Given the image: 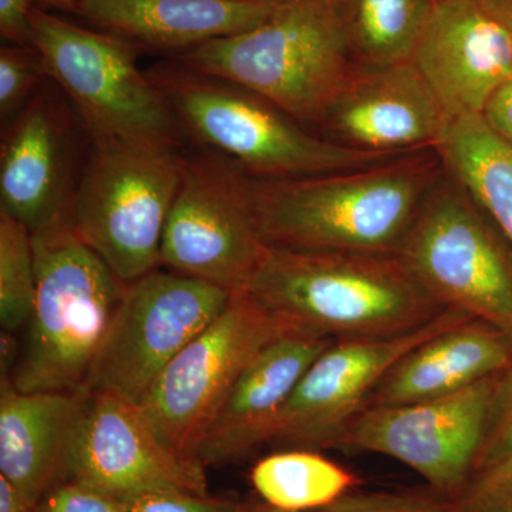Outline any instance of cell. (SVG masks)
Here are the masks:
<instances>
[{
	"label": "cell",
	"instance_id": "cell-6",
	"mask_svg": "<svg viewBox=\"0 0 512 512\" xmlns=\"http://www.w3.org/2000/svg\"><path fill=\"white\" fill-rule=\"evenodd\" d=\"M33 46L66 94L90 141L184 150L167 101L137 64L126 40L60 18L43 6L32 13Z\"/></svg>",
	"mask_w": 512,
	"mask_h": 512
},
{
	"label": "cell",
	"instance_id": "cell-2",
	"mask_svg": "<svg viewBox=\"0 0 512 512\" xmlns=\"http://www.w3.org/2000/svg\"><path fill=\"white\" fill-rule=\"evenodd\" d=\"M248 291L333 340L404 335L446 311L399 255L269 248Z\"/></svg>",
	"mask_w": 512,
	"mask_h": 512
},
{
	"label": "cell",
	"instance_id": "cell-13",
	"mask_svg": "<svg viewBox=\"0 0 512 512\" xmlns=\"http://www.w3.org/2000/svg\"><path fill=\"white\" fill-rule=\"evenodd\" d=\"M90 140L66 94L49 80L2 124L0 211L30 231L72 217Z\"/></svg>",
	"mask_w": 512,
	"mask_h": 512
},
{
	"label": "cell",
	"instance_id": "cell-16",
	"mask_svg": "<svg viewBox=\"0 0 512 512\" xmlns=\"http://www.w3.org/2000/svg\"><path fill=\"white\" fill-rule=\"evenodd\" d=\"M450 121L413 62L353 70L330 99L316 136L367 153L402 154L436 148Z\"/></svg>",
	"mask_w": 512,
	"mask_h": 512
},
{
	"label": "cell",
	"instance_id": "cell-36",
	"mask_svg": "<svg viewBox=\"0 0 512 512\" xmlns=\"http://www.w3.org/2000/svg\"><path fill=\"white\" fill-rule=\"evenodd\" d=\"M77 2H80V0H39V6H43V8L47 9H57L69 12Z\"/></svg>",
	"mask_w": 512,
	"mask_h": 512
},
{
	"label": "cell",
	"instance_id": "cell-9",
	"mask_svg": "<svg viewBox=\"0 0 512 512\" xmlns=\"http://www.w3.org/2000/svg\"><path fill=\"white\" fill-rule=\"evenodd\" d=\"M293 323L245 289L170 363L140 400L168 447L197 460L202 437L241 373ZM200 463V461H198Z\"/></svg>",
	"mask_w": 512,
	"mask_h": 512
},
{
	"label": "cell",
	"instance_id": "cell-33",
	"mask_svg": "<svg viewBox=\"0 0 512 512\" xmlns=\"http://www.w3.org/2000/svg\"><path fill=\"white\" fill-rule=\"evenodd\" d=\"M481 117L497 136L512 144V79L490 97Z\"/></svg>",
	"mask_w": 512,
	"mask_h": 512
},
{
	"label": "cell",
	"instance_id": "cell-14",
	"mask_svg": "<svg viewBox=\"0 0 512 512\" xmlns=\"http://www.w3.org/2000/svg\"><path fill=\"white\" fill-rule=\"evenodd\" d=\"M446 309L427 325L392 338L333 340L299 380L269 446L335 450L383 377L420 343L470 319Z\"/></svg>",
	"mask_w": 512,
	"mask_h": 512
},
{
	"label": "cell",
	"instance_id": "cell-29",
	"mask_svg": "<svg viewBox=\"0 0 512 512\" xmlns=\"http://www.w3.org/2000/svg\"><path fill=\"white\" fill-rule=\"evenodd\" d=\"M508 456H512V366L498 377L476 473Z\"/></svg>",
	"mask_w": 512,
	"mask_h": 512
},
{
	"label": "cell",
	"instance_id": "cell-25",
	"mask_svg": "<svg viewBox=\"0 0 512 512\" xmlns=\"http://www.w3.org/2000/svg\"><path fill=\"white\" fill-rule=\"evenodd\" d=\"M37 276L32 231L0 211V323L25 329L36 301Z\"/></svg>",
	"mask_w": 512,
	"mask_h": 512
},
{
	"label": "cell",
	"instance_id": "cell-26",
	"mask_svg": "<svg viewBox=\"0 0 512 512\" xmlns=\"http://www.w3.org/2000/svg\"><path fill=\"white\" fill-rule=\"evenodd\" d=\"M50 77L35 46L0 47V121L8 123L28 106Z\"/></svg>",
	"mask_w": 512,
	"mask_h": 512
},
{
	"label": "cell",
	"instance_id": "cell-22",
	"mask_svg": "<svg viewBox=\"0 0 512 512\" xmlns=\"http://www.w3.org/2000/svg\"><path fill=\"white\" fill-rule=\"evenodd\" d=\"M436 150L512 247V144L471 114L448 121Z\"/></svg>",
	"mask_w": 512,
	"mask_h": 512
},
{
	"label": "cell",
	"instance_id": "cell-27",
	"mask_svg": "<svg viewBox=\"0 0 512 512\" xmlns=\"http://www.w3.org/2000/svg\"><path fill=\"white\" fill-rule=\"evenodd\" d=\"M313 512H453L451 501L429 491H365L343 495L335 503Z\"/></svg>",
	"mask_w": 512,
	"mask_h": 512
},
{
	"label": "cell",
	"instance_id": "cell-19",
	"mask_svg": "<svg viewBox=\"0 0 512 512\" xmlns=\"http://www.w3.org/2000/svg\"><path fill=\"white\" fill-rule=\"evenodd\" d=\"M278 0H80L69 13L138 52L175 59L258 28Z\"/></svg>",
	"mask_w": 512,
	"mask_h": 512
},
{
	"label": "cell",
	"instance_id": "cell-8",
	"mask_svg": "<svg viewBox=\"0 0 512 512\" xmlns=\"http://www.w3.org/2000/svg\"><path fill=\"white\" fill-rule=\"evenodd\" d=\"M397 255L444 309L483 320L512 343V247L447 171Z\"/></svg>",
	"mask_w": 512,
	"mask_h": 512
},
{
	"label": "cell",
	"instance_id": "cell-7",
	"mask_svg": "<svg viewBox=\"0 0 512 512\" xmlns=\"http://www.w3.org/2000/svg\"><path fill=\"white\" fill-rule=\"evenodd\" d=\"M184 150L90 141L72 222L80 238L130 284L160 266Z\"/></svg>",
	"mask_w": 512,
	"mask_h": 512
},
{
	"label": "cell",
	"instance_id": "cell-18",
	"mask_svg": "<svg viewBox=\"0 0 512 512\" xmlns=\"http://www.w3.org/2000/svg\"><path fill=\"white\" fill-rule=\"evenodd\" d=\"M333 339L293 326L272 340L241 373L202 437V466L235 463L269 446L289 397Z\"/></svg>",
	"mask_w": 512,
	"mask_h": 512
},
{
	"label": "cell",
	"instance_id": "cell-12",
	"mask_svg": "<svg viewBox=\"0 0 512 512\" xmlns=\"http://www.w3.org/2000/svg\"><path fill=\"white\" fill-rule=\"evenodd\" d=\"M498 377L439 399L366 407L335 450L393 458L416 471L434 493L453 500L476 473Z\"/></svg>",
	"mask_w": 512,
	"mask_h": 512
},
{
	"label": "cell",
	"instance_id": "cell-34",
	"mask_svg": "<svg viewBox=\"0 0 512 512\" xmlns=\"http://www.w3.org/2000/svg\"><path fill=\"white\" fill-rule=\"evenodd\" d=\"M0 512H42V501L33 500L0 476Z\"/></svg>",
	"mask_w": 512,
	"mask_h": 512
},
{
	"label": "cell",
	"instance_id": "cell-30",
	"mask_svg": "<svg viewBox=\"0 0 512 512\" xmlns=\"http://www.w3.org/2000/svg\"><path fill=\"white\" fill-rule=\"evenodd\" d=\"M245 503L211 497L210 494L160 491L126 500L128 512H241Z\"/></svg>",
	"mask_w": 512,
	"mask_h": 512
},
{
	"label": "cell",
	"instance_id": "cell-1",
	"mask_svg": "<svg viewBox=\"0 0 512 512\" xmlns=\"http://www.w3.org/2000/svg\"><path fill=\"white\" fill-rule=\"evenodd\" d=\"M444 173L436 148H426L313 177L242 171V181L266 247L397 255Z\"/></svg>",
	"mask_w": 512,
	"mask_h": 512
},
{
	"label": "cell",
	"instance_id": "cell-17",
	"mask_svg": "<svg viewBox=\"0 0 512 512\" xmlns=\"http://www.w3.org/2000/svg\"><path fill=\"white\" fill-rule=\"evenodd\" d=\"M413 63L450 119L481 116L512 79V25L488 0H439Z\"/></svg>",
	"mask_w": 512,
	"mask_h": 512
},
{
	"label": "cell",
	"instance_id": "cell-35",
	"mask_svg": "<svg viewBox=\"0 0 512 512\" xmlns=\"http://www.w3.org/2000/svg\"><path fill=\"white\" fill-rule=\"evenodd\" d=\"M16 332L2 329V336H0V369H2V379H10L15 370L16 363H18L20 355V346L18 339H16Z\"/></svg>",
	"mask_w": 512,
	"mask_h": 512
},
{
	"label": "cell",
	"instance_id": "cell-15",
	"mask_svg": "<svg viewBox=\"0 0 512 512\" xmlns=\"http://www.w3.org/2000/svg\"><path fill=\"white\" fill-rule=\"evenodd\" d=\"M67 480L124 501L160 491L208 494L205 467L168 447L141 404L113 390H89Z\"/></svg>",
	"mask_w": 512,
	"mask_h": 512
},
{
	"label": "cell",
	"instance_id": "cell-11",
	"mask_svg": "<svg viewBox=\"0 0 512 512\" xmlns=\"http://www.w3.org/2000/svg\"><path fill=\"white\" fill-rule=\"evenodd\" d=\"M231 295L168 269L130 282L86 389L113 390L140 402L165 367L224 311Z\"/></svg>",
	"mask_w": 512,
	"mask_h": 512
},
{
	"label": "cell",
	"instance_id": "cell-28",
	"mask_svg": "<svg viewBox=\"0 0 512 512\" xmlns=\"http://www.w3.org/2000/svg\"><path fill=\"white\" fill-rule=\"evenodd\" d=\"M450 501L453 512H512V456L478 470Z\"/></svg>",
	"mask_w": 512,
	"mask_h": 512
},
{
	"label": "cell",
	"instance_id": "cell-4",
	"mask_svg": "<svg viewBox=\"0 0 512 512\" xmlns=\"http://www.w3.org/2000/svg\"><path fill=\"white\" fill-rule=\"evenodd\" d=\"M32 234L36 301L10 380L20 392L86 389L127 284L80 238L72 217Z\"/></svg>",
	"mask_w": 512,
	"mask_h": 512
},
{
	"label": "cell",
	"instance_id": "cell-38",
	"mask_svg": "<svg viewBox=\"0 0 512 512\" xmlns=\"http://www.w3.org/2000/svg\"><path fill=\"white\" fill-rule=\"evenodd\" d=\"M241 512H282L275 510V508L269 507L262 501L259 503H245L244 508H242Z\"/></svg>",
	"mask_w": 512,
	"mask_h": 512
},
{
	"label": "cell",
	"instance_id": "cell-21",
	"mask_svg": "<svg viewBox=\"0 0 512 512\" xmlns=\"http://www.w3.org/2000/svg\"><path fill=\"white\" fill-rule=\"evenodd\" d=\"M511 366L510 339L483 320L470 318L404 355L383 377L367 407L439 399Z\"/></svg>",
	"mask_w": 512,
	"mask_h": 512
},
{
	"label": "cell",
	"instance_id": "cell-5",
	"mask_svg": "<svg viewBox=\"0 0 512 512\" xmlns=\"http://www.w3.org/2000/svg\"><path fill=\"white\" fill-rule=\"evenodd\" d=\"M174 60L261 93L312 133L355 70L342 0H278L258 28Z\"/></svg>",
	"mask_w": 512,
	"mask_h": 512
},
{
	"label": "cell",
	"instance_id": "cell-10",
	"mask_svg": "<svg viewBox=\"0 0 512 512\" xmlns=\"http://www.w3.org/2000/svg\"><path fill=\"white\" fill-rule=\"evenodd\" d=\"M269 247L256 227L237 163L217 151H185L160 264L234 293L248 289Z\"/></svg>",
	"mask_w": 512,
	"mask_h": 512
},
{
	"label": "cell",
	"instance_id": "cell-23",
	"mask_svg": "<svg viewBox=\"0 0 512 512\" xmlns=\"http://www.w3.org/2000/svg\"><path fill=\"white\" fill-rule=\"evenodd\" d=\"M439 0H342L353 69L413 62Z\"/></svg>",
	"mask_w": 512,
	"mask_h": 512
},
{
	"label": "cell",
	"instance_id": "cell-24",
	"mask_svg": "<svg viewBox=\"0 0 512 512\" xmlns=\"http://www.w3.org/2000/svg\"><path fill=\"white\" fill-rule=\"evenodd\" d=\"M249 480L262 503L282 512L322 510L362 483L322 451L308 448H284L261 458Z\"/></svg>",
	"mask_w": 512,
	"mask_h": 512
},
{
	"label": "cell",
	"instance_id": "cell-31",
	"mask_svg": "<svg viewBox=\"0 0 512 512\" xmlns=\"http://www.w3.org/2000/svg\"><path fill=\"white\" fill-rule=\"evenodd\" d=\"M42 512H128L126 501L79 481L66 480L42 501Z\"/></svg>",
	"mask_w": 512,
	"mask_h": 512
},
{
	"label": "cell",
	"instance_id": "cell-32",
	"mask_svg": "<svg viewBox=\"0 0 512 512\" xmlns=\"http://www.w3.org/2000/svg\"><path fill=\"white\" fill-rule=\"evenodd\" d=\"M39 0H0V35L9 45L33 46L32 13Z\"/></svg>",
	"mask_w": 512,
	"mask_h": 512
},
{
	"label": "cell",
	"instance_id": "cell-20",
	"mask_svg": "<svg viewBox=\"0 0 512 512\" xmlns=\"http://www.w3.org/2000/svg\"><path fill=\"white\" fill-rule=\"evenodd\" d=\"M89 390L20 392L0 382V476L33 500L67 480Z\"/></svg>",
	"mask_w": 512,
	"mask_h": 512
},
{
	"label": "cell",
	"instance_id": "cell-37",
	"mask_svg": "<svg viewBox=\"0 0 512 512\" xmlns=\"http://www.w3.org/2000/svg\"><path fill=\"white\" fill-rule=\"evenodd\" d=\"M512 25V0H488Z\"/></svg>",
	"mask_w": 512,
	"mask_h": 512
},
{
	"label": "cell",
	"instance_id": "cell-3",
	"mask_svg": "<svg viewBox=\"0 0 512 512\" xmlns=\"http://www.w3.org/2000/svg\"><path fill=\"white\" fill-rule=\"evenodd\" d=\"M191 146L217 151L244 173L299 178L370 167L403 154L336 146L302 126L268 97L174 59L148 67Z\"/></svg>",
	"mask_w": 512,
	"mask_h": 512
}]
</instances>
